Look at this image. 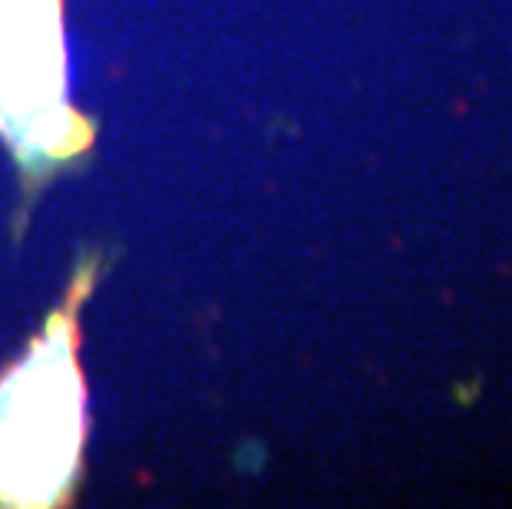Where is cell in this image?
I'll use <instances>...</instances> for the list:
<instances>
[{
    "label": "cell",
    "mask_w": 512,
    "mask_h": 509,
    "mask_svg": "<svg viewBox=\"0 0 512 509\" xmlns=\"http://www.w3.org/2000/svg\"><path fill=\"white\" fill-rule=\"evenodd\" d=\"M80 437L73 331L67 318H57L34 354L0 384V503H57L80 460Z\"/></svg>",
    "instance_id": "1"
},
{
    "label": "cell",
    "mask_w": 512,
    "mask_h": 509,
    "mask_svg": "<svg viewBox=\"0 0 512 509\" xmlns=\"http://www.w3.org/2000/svg\"><path fill=\"white\" fill-rule=\"evenodd\" d=\"M0 129L30 156L80 146V119L63 103L57 0H0Z\"/></svg>",
    "instance_id": "2"
}]
</instances>
